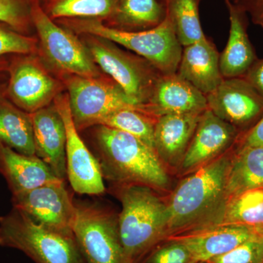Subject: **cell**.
<instances>
[{
    "label": "cell",
    "instance_id": "25",
    "mask_svg": "<svg viewBox=\"0 0 263 263\" xmlns=\"http://www.w3.org/2000/svg\"><path fill=\"white\" fill-rule=\"evenodd\" d=\"M222 224L263 230V187L247 190L228 198L223 207Z\"/></svg>",
    "mask_w": 263,
    "mask_h": 263
},
{
    "label": "cell",
    "instance_id": "24",
    "mask_svg": "<svg viewBox=\"0 0 263 263\" xmlns=\"http://www.w3.org/2000/svg\"><path fill=\"white\" fill-rule=\"evenodd\" d=\"M166 16L165 3L157 0H119L107 25L121 30H146L160 25Z\"/></svg>",
    "mask_w": 263,
    "mask_h": 263
},
{
    "label": "cell",
    "instance_id": "28",
    "mask_svg": "<svg viewBox=\"0 0 263 263\" xmlns=\"http://www.w3.org/2000/svg\"><path fill=\"white\" fill-rule=\"evenodd\" d=\"M201 0H164L167 15L182 47L205 39L200 24L199 6Z\"/></svg>",
    "mask_w": 263,
    "mask_h": 263
},
{
    "label": "cell",
    "instance_id": "13",
    "mask_svg": "<svg viewBox=\"0 0 263 263\" xmlns=\"http://www.w3.org/2000/svg\"><path fill=\"white\" fill-rule=\"evenodd\" d=\"M205 97L208 108L238 130L253 127L263 116L262 97L243 77L224 79Z\"/></svg>",
    "mask_w": 263,
    "mask_h": 263
},
{
    "label": "cell",
    "instance_id": "17",
    "mask_svg": "<svg viewBox=\"0 0 263 263\" xmlns=\"http://www.w3.org/2000/svg\"><path fill=\"white\" fill-rule=\"evenodd\" d=\"M148 105L158 117L170 114H201L208 109L205 95L177 72L160 76Z\"/></svg>",
    "mask_w": 263,
    "mask_h": 263
},
{
    "label": "cell",
    "instance_id": "35",
    "mask_svg": "<svg viewBox=\"0 0 263 263\" xmlns=\"http://www.w3.org/2000/svg\"><path fill=\"white\" fill-rule=\"evenodd\" d=\"M238 5L251 15L255 25L263 28V0H242Z\"/></svg>",
    "mask_w": 263,
    "mask_h": 263
},
{
    "label": "cell",
    "instance_id": "3",
    "mask_svg": "<svg viewBox=\"0 0 263 263\" xmlns=\"http://www.w3.org/2000/svg\"><path fill=\"white\" fill-rule=\"evenodd\" d=\"M231 161L229 155L215 159L179 183L167 205V235L191 228L226 202Z\"/></svg>",
    "mask_w": 263,
    "mask_h": 263
},
{
    "label": "cell",
    "instance_id": "26",
    "mask_svg": "<svg viewBox=\"0 0 263 263\" xmlns=\"http://www.w3.org/2000/svg\"><path fill=\"white\" fill-rule=\"evenodd\" d=\"M158 117L148 109L123 108L109 114L98 125L129 133L155 150V128Z\"/></svg>",
    "mask_w": 263,
    "mask_h": 263
},
{
    "label": "cell",
    "instance_id": "34",
    "mask_svg": "<svg viewBox=\"0 0 263 263\" xmlns=\"http://www.w3.org/2000/svg\"><path fill=\"white\" fill-rule=\"evenodd\" d=\"M243 77L263 98V59H257Z\"/></svg>",
    "mask_w": 263,
    "mask_h": 263
},
{
    "label": "cell",
    "instance_id": "16",
    "mask_svg": "<svg viewBox=\"0 0 263 263\" xmlns=\"http://www.w3.org/2000/svg\"><path fill=\"white\" fill-rule=\"evenodd\" d=\"M31 117L35 155L47 164L57 178L65 181L66 129L61 115L53 103L31 114Z\"/></svg>",
    "mask_w": 263,
    "mask_h": 263
},
{
    "label": "cell",
    "instance_id": "36",
    "mask_svg": "<svg viewBox=\"0 0 263 263\" xmlns=\"http://www.w3.org/2000/svg\"><path fill=\"white\" fill-rule=\"evenodd\" d=\"M10 64L4 59H0V78L4 75L5 72H8Z\"/></svg>",
    "mask_w": 263,
    "mask_h": 263
},
{
    "label": "cell",
    "instance_id": "27",
    "mask_svg": "<svg viewBox=\"0 0 263 263\" xmlns=\"http://www.w3.org/2000/svg\"><path fill=\"white\" fill-rule=\"evenodd\" d=\"M119 0H46V10L52 19H98L108 21Z\"/></svg>",
    "mask_w": 263,
    "mask_h": 263
},
{
    "label": "cell",
    "instance_id": "10",
    "mask_svg": "<svg viewBox=\"0 0 263 263\" xmlns=\"http://www.w3.org/2000/svg\"><path fill=\"white\" fill-rule=\"evenodd\" d=\"M8 72L5 98L29 114L51 105L65 86L34 53L21 55L10 64Z\"/></svg>",
    "mask_w": 263,
    "mask_h": 263
},
{
    "label": "cell",
    "instance_id": "11",
    "mask_svg": "<svg viewBox=\"0 0 263 263\" xmlns=\"http://www.w3.org/2000/svg\"><path fill=\"white\" fill-rule=\"evenodd\" d=\"M65 181L56 180L12 195L13 206L44 228L73 235L76 202L66 187Z\"/></svg>",
    "mask_w": 263,
    "mask_h": 263
},
{
    "label": "cell",
    "instance_id": "38",
    "mask_svg": "<svg viewBox=\"0 0 263 263\" xmlns=\"http://www.w3.org/2000/svg\"><path fill=\"white\" fill-rule=\"evenodd\" d=\"M259 238L260 240L261 243H262V247L263 249V230L259 231Z\"/></svg>",
    "mask_w": 263,
    "mask_h": 263
},
{
    "label": "cell",
    "instance_id": "20",
    "mask_svg": "<svg viewBox=\"0 0 263 263\" xmlns=\"http://www.w3.org/2000/svg\"><path fill=\"white\" fill-rule=\"evenodd\" d=\"M0 174L12 195L60 179L37 156L23 155L0 142Z\"/></svg>",
    "mask_w": 263,
    "mask_h": 263
},
{
    "label": "cell",
    "instance_id": "40",
    "mask_svg": "<svg viewBox=\"0 0 263 263\" xmlns=\"http://www.w3.org/2000/svg\"><path fill=\"white\" fill-rule=\"evenodd\" d=\"M40 2H41V0H39ZM43 1L46 2V0H43Z\"/></svg>",
    "mask_w": 263,
    "mask_h": 263
},
{
    "label": "cell",
    "instance_id": "4",
    "mask_svg": "<svg viewBox=\"0 0 263 263\" xmlns=\"http://www.w3.org/2000/svg\"><path fill=\"white\" fill-rule=\"evenodd\" d=\"M60 23L77 34L111 41L135 52L162 74L177 72L183 47L169 17L154 28L141 31L121 30L98 19H62Z\"/></svg>",
    "mask_w": 263,
    "mask_h": 263
},
{
    "label": "cell",
    "instance_id": "29",
    "mask_svg": "<svg viewBox=\"0 0 263 263\" xmlns=\"http://www.w3.org/2000/svg\"><path fill=\"white\" fill-rule=\"evenodd\" d=\"M0 23L26 34L32 24L29 0H0Z\"/></svg>",
    "mask_w": 263,
    "mask_h": 263
},
{
    "label": "cell",
    "instance_id": "23",
    "mask_svg": "<svg viewBox=\"0 0 263 263\" xmlns=\"http://www.w3.org/2000/svg\"><path fill=\"white\" fill-rule=\"evenodd\" d=\"M0 142L23 155L36 156L31 114L0 98Z\"/></svg>",
    "mask_w": 263,
    "mask_h": 263
},
{
    "label": "cell",
    "instance_id": "6",
    "mask_svg": "<svg viewBox=\"0 0 263 263\" xmlns=\"http://www.w3.org/2000/svg\"><path fill=\"white\" fill-rule=\"evenodd\" d=\"M85 41L99 68L113 79L133 103L148 106L152 91L162 72L145 59L123 51L108 40L86 35Z\"/></svg>",
    "mask_w": 263,
    "mask_h": 263
},
{
    "label": "cell",
    "instance_id": "22",
    "mask_svg": "<svg viewBox=\"0 0 263 263\" xmlns=\"http://www.w3.org/2000/svg\"><path fill=\"white\" fill-rule=\"evenodd\" d=\"M259 187H263V146L239 145L230 164L226 199Z\"/></svg>",
    "mask_w": 263,
    "mask_h": 263
},
{
    "label": "cell",
    "instance_id": "5",
    "mask_svg": "<svg viewBox=\"0 0 263 263\" xmlns=\"http://www.w3.org/2000/svg\"><path fill=\"white\" fill-rule=\"evenodd\" d=\"M0 247L22 251L35 263H86L74 235L44 228L14 208L0 216Z\"/></svg>",
    "mask_w": 263,
    "mask_h": 263
},
{
    "label": "cell",
    "instance_id": "15",
    "mask_svg": "<svg viewBox=\"0 0 263 263\" xmlns=\"http://www.w3.org/2000/svg\"><path fill=\"white\" fill-rule=\"evenodd\" d=\"M258 230L239 224H214L192 231L188 234L171 235L186 247L197 263L233 250L247 240L258 236Z\"/></svg>",
    "mask_w": 263,
    "mask_h": 263
},
{
    "label": "cell",
    "instance_id": "21",
    "mask_svg": "<svg viewBox=\"0 0 263 263\" xmlns=\"http://www.w3.org/2000/svg\"><path fill=\"white\" fill-rule=\"evenodd\" d=\"M201 114H164L155 128V148L162 162H181Z\"/></svg>",
    "mask_w": 263,
    "mask_h": 263
},
{
    "label": "cell",
    "instance_id": "32",
    "mask_svg": "<svg viewBox=\"0 0 263 263\" xmlns=\"http://www.w3.org/2000/svg\"><path fill=\"white\" fill-rule=\"evenodd\" d=\"M205 263H263V249L259 235Z\"/></svg>",
    "mask_w": 263,
    "mask_h": 263
},
{
    "label": "cell",
    "instance_id": "37",
    "mask_svg": "<svg viewBox=\"0 0 263 263\" xmlns=\"http://www.w3.org/2000/svg\"><path fill=\"white\" fill-rule=\"evenodd\" d=\"M7 84H3L0 83V98L5 95V88H6Z\"/></svg>",
    "mask_w": 263,
    "mask_h": 263
},
{
    "label": "cell",
    "instance_id": "30",
    "mask_svg": "<svg viewBox=\"0 0 263 263\" xmlns=\"http://www.w3.org/2000/svg\"><path fill=\"white\" fill-rule=\"evenodd\" d=\"M37 50V41L35 38L0 23V59L10 54H33Z\"/></svg>",
    "mask_w": 263,
    "mask_h": 263
},
{
    "label": "cell",
    "instance_id": "33",
    "mask_svg": "<svg viewBox=\"0 0 263 263\" xmlns=\"http://www.w3.org/2000/svg\"><path fill=\"white\" fill-rule=\"evenodd\" d=\"M237 141L240 146H263V116L253 127L240 134Z\"/></svg>",
    "mask_w": 263,
    "mask_h": 263
},
{
    "label": "cell",
    "instance_id": "7",
    "mask_svg": "<svg viewBox=\"0 0 263 263\" xmlns=\"http://www.w3.org/2000/svg\"><path fill=\"white\" fill-rule=\"evenodd\" d=\"M33 25L37 30L43 55L64 76L98 77L102 75L86 45L72 31L57 25L41 5L29 0Z\"/></svg>",
    "mask_w": 263,
    "mask_h": 263
},
{
    "label": "cell",
    "instance_id": "14",
    "mask_svg": "<svg viewBox=\"0 0 263 263\" xmlns=\"http://www.w3.org/2000/svg\"><path fill=\"white\" fill-rule=\"evenodd\" d=\"M240 131L209 108L200 116L181 163L183 171L200 167L215 160L238 140Z\"/></svg>",
    "mask_w": 263,
    "mask_h": 263
},
{
    "label": "cell",
    "instance_id": "18",
    "mask_svg": "<svg viewBox=\"0 0 263 263\" xmlns=\"http://www.w3.org/2000/svg\"><path fill=\"white\" fill-rule=\"evenodd\" d=\"M230 18V34L228 43L219 57L221 75L224 79L243 77L257 60L249 40L247 11L231 0H224Z\"/></svg>",
    "mask_w": 263,
    "mask_h": 263
},
{
    "label": "cell",
    "instance_id": "31",
    "mask_svg": "<svg viewBox=\"0 0 263 263\" xmlns=\"http://www.w3.org/2000/svg\"><path fill=\"white\" fill-rule=\"evenodd\" d=\"M167 241L152 249L138 263H197L179 240L167 238Z\"/></svg>",
    "mask_w": 263,
    "mask_h": 263
},
{
    "label": "cell",
    "instance_id": "9",
    "mask_svg": "<svg viewBox=\"0 0 263 263\" xmlns=\"http://www.w3.org/2000/svg\"><path fill=\"white\" fill-rule=\"evenodd\" d=\"M72 233L86 263H127L119 216L99 204L76 202Z\"/></svg>",
    "mask_w": 263,
    "mask_h": 263
},
{
    "label": "cell",
    "instance_id": "42",
    "mask_svg": "<svg viewBox=\"0 0 263 263\" xmlns=\"http://www.w3.org/2000/svg\"></svg>",
    "mask_w": 263,
    "mask_h": 263
},
{
    "label": "cell",
    "instance_id": "39",
    "mask_svg": "<svg viewBox=\"0 0 263 263\" xmlns=\"http://www.w3.org/2000/svg\"><path fill=\"white\" fill-rule=\"evenodd\" d=\"M233 3H235V4L239 5L240 3H241L242 0H231Z\"/></svg>",
    "mask_w": 263,
    "mask_h": 263
},
{
    "label": "cell",
    "instance_id": "41",
    "mask_svg": "<svg viewBox=\"0 0 263 263\" xmlns=\"http://www.w3.org/2000/svg\"><path fill=\"white\" fill-rule=\"evenodd\" d=\"M203 263H205V262H203Z\"/></svg>",
    "mask_w": 263,
    "mask_h": 263
},
{
    "label": "cell",
    "instance_id": "12",
    "mask_svg": "<svg viewBox=\"0 0 263 263\" xmlns=\"http://www.w3.org/2000/svg\"><path fill=\"white\" fill-rule=\"evenodd\" d=\"M53 104L65 123L67 174L72 190L79 195H103L105 186L100 164L74 124L68 95H58Z\"/></svg>",
    "mask_w": 263,
    "mask_h": 263
},
{
    "label": "cell",
    "instance_id": "19",
    "mask_svg": "<svg viewBox=\"0 0 263 263\" xmlns=\"http://www.w3.org/2000/svg\"><path fill=\"white\" fill-rule=\"evenodd\" d=\"M215 45L205 37L183 48L178 68L180 77L193 84L202 94H210L224 80Z\"/></svg>",
    "mask_w": 263,
    "mask_h": 263
},
{
    "label": "cell",
    "instance_id": "1",
    "mask_svg": "<svg viewBox=\"0 0 263 263\" xmlns=\"http://www.w3.org/2000/svg\"><path fill=\"white\" fill-rule=\"evenodd\" d=\"M95 127V156L103 179L152 189L168 184L167 173L154 148L129 133L106 126Z\"/></svg>",
    "mask_w": 263,
    "mask_h": 263
},
{
    "label": "cell",
    "instance_id": "2",
    "mask_svg": "<svg viewBox=\"0 0 263 263\" xmlns=\"http://www.w3.org/2000/svg\"><path fill=\"white\" fill-rule=\"evenodd\" d=\"M119 231L127 263H138L167 235L168 208L153 189L120 185Z\"/></svg>",
    "mask_w": 263,
    "mask_h": 263
},
{
    "label": "cell",
    "instance_id": "8",
    "mask_svg": "<svg viewBox=\"0 0 263 263\" xmlns=\"http://www.w3.org/2000/svg\"><path fill=\"white\" fill-rule=\"evenodd\" d=\"M63 84L68 91L71 113L79 132L98 125L109 114L123 108L150 110L136 105L109 76L81 77L64 76Z\"/></svg>",
    "mask_w": 263,
    "mask_h": 263
}]
</instances>
